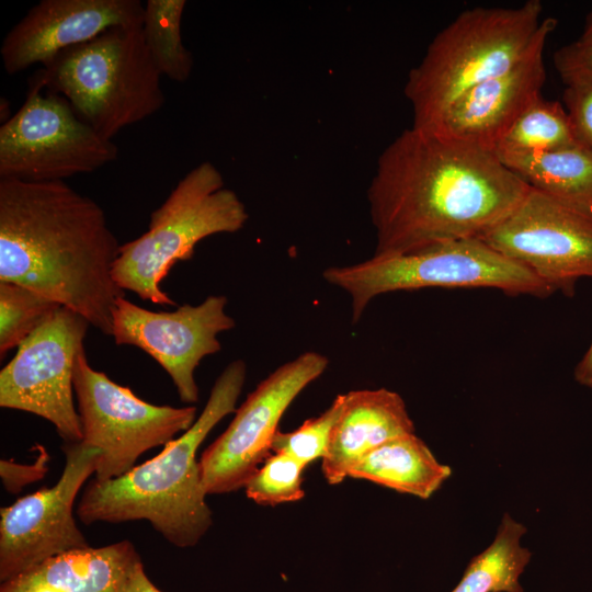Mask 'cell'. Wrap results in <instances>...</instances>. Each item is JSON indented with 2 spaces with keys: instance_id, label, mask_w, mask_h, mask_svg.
Here are the masks:
<instances>
[{
  "instance_id": "6da1fadb",
  "label": "cell",
  "mask_w": 592,
  "mask_h": 592,
  "mask_svg": "<svg viewBox=\"0 0 592 592\" xmlns=\"http://www.w3.org/2000/svg\"><path fill=\"white\" fill-rule=\"evenodd\" d=\"M531 186L496 151L408 128L380 153L367 190L374 255L479 238Z\"/></svg>"
},
{
  "instance_id": "5bb4252c",
  "label": "cell",
  "mask_w": 592,
  "mask_h": 592,
  "mask_svg": "<svg viewBox=\"0 0 592 592\" xmlns=\"http://www.w3.org/2000/svg\"><path fill=\"white\" fill-rule=\"evenodd\" d=\"M226 306V296L210 295L195 306L152 311L123 296L113 309L111 335L117 345H133L150 355L168 373L180 399L195 403L200 399L196 367L220 351L218 334L236 326Z\"/></svg>"
},
{
  "instance_id": "cb8c5ba5",
  "label": "cell",
  "mask_w": 592,
  "mask_h": 592,
  "mask_svg": "<svg viewBox=\"0 0 592 592\" xmlns=\"http://www.w3.org/2000/svg\"><path fill=\"white\" fill-rule=\"evenodd\" d=\"M60 305L22 285L0 282V356L18 348Z\"/></svg>"
},
{
  "instance_id": "ffe728a7",
  "label": "cell",
  "mask_w": 592,
  "mask_h": 592,
  "mask_svg": "<svg viewBox=\"0 0 592 592\" xmlns=\"http://www.w3.org/2000/svg\"><path fill=\"white\" fill-rule=\"evenodd\" d=\"M498 157L531 187L592 210L591 149L576 145Z\"/></svg>"
},
{
  "instance_id": "3957f363",
  "label": "cell",
  "mask_w": 592,
  "mask_h": 592,
  "mask_svg": "<svg viewBox=\"0 0 592 592\" xmlns=\"http://www.w3.org/2000/svg\"><path fill=\"white\" fill-rule=\"evenodd\" d=\"M247 366L229 363L192 426L167 443L153 458L126 474L83 488L76 515L84 525L146 520L170 544L195 546L212 526L197 449L213 428L236 411Z\"/></svg>"
},
{
  "instance_id": "7402d4cb",
  "label": "cell",
  "mask_w": 592,
  "mask_h": 592,
  "mask_svg": "<svg viewBox=\"0 0 592 592\" xmlns=\"http://www.w3.org/2000/svg\"><path fill=\"white\" fill-rule=\"evenodd\" d=\"M184 0H147L141 32L153 64L161 76L183 83L193 69V56L182 41Z\"/></svg>"
},
{
  "instance_id": "d6986e66",
  "label": "cell",
  "mask_w": 592,
  "mask_h": 592,
  "mask_svg": "<svg viewBox=\"0 0 592 592\" xmlns=\"http://www.w3.org/2000/svg\"><path fill=\"white\" fill-rule=\"evenodd\" d=\"M140 556L129 540L53 557L26 571L64 592H123Z\"/></svg>"
},
{
  "instance_id": "8fae6325",
  "label": "cell",
  "mask_w": 592,
  "mask_h": 592,
  "mask_svg": "<svg viewBox=\"0 0 592 592\" xmlns=\"http://www.w3.org/2000/svg\"><path fill=\"white\" fill-rule=\"evenodd\" d=\"M89 321L60 306L16 350L0 372V407L49 421L65 443L82 441L75 407L73 369Z\"/></svg>"
},
{
  "instance_id": "4dcf8cb0",
  "label": "cell",
  "mask_w": 592,
  "mask_h": 592,
  "mask_svg": "<svg viewBox=\"0 0 592 592\" xmlns=\"http://www.w3.org/2000/svg\"><path fill=\"white\" fill-rule=\"evenodd\" d=\"M574 377L581 385L592 388V342L578 363Z\"/></svg>"
},
{
  "instance_id": "8992f818",
  "label": "cell",
  "mask_w": 592,
  "mask_h": 592,
  "mask_svg": "<svg viewBox=\"0 0 592 592\" xmlns=\"http://www.w3.org/2000/svg\"><path fill=\"white\" fill-rule=\"evenodd\" d=\"M249 219L246 205L226 187L209 161L189 171L150 215L148 230L121 244L112 275L123 291L157 305L174 306L161 283L177 262L191 260L195 246L217 234H234Z\"/></svg>"
},
{
  "instance_id": "5b68a950",
  "label": "cell",
  "mask_w": 592,
  "mask_h": 592,
  "mask_svg": "<svg viewBox=\"0 0 592 592\" xmlns=\"http://www.w3.org/2000/svg\"><path fill=\"white\" fill-rule=\"evenodd\" d=\"M161 77L140 25L113 27L67 48L33 79L64 96L82 121L112 140L164 105Z\"/></svg>"
},
{
  "instance_id": "f546056e",
  "label": "cell",
  "mask_w": 592,
  "mask_h": 592,
  "mask_svg": "<svg viewBox=\"0 0 592 592\" xmlns=\"http://www.w3.org/2000/svg\"><path fill=\"white\" fill-rule=\"evenodd\" d=\"M123 592H161L146 574L140 560L134 567Z\"/></svg>"
},
{
  "instance_id": "e0dca14e",
  "label": "cell",
  "mask_w": 592,
  "mask_h": 592,
  "mask_svg": "<svg viewBox=\"0 0 592 592\" xmlns=\"http://www.w3.org/2000/svg\"><path fill=\"white\" fill-rule=\"evenodd\" d=\"M414 433L400 395L386 388L344 394L321 469L330 485L341 483L366 454L398 436Z\"/></svg>"
},
{
  "instance_id": "1f68e13d",
  "label": "cell",
  "mask_w": 592,
  "mask_h": 592,
  "mask_svg": "<svg viewBox=\"0 0 592 592\" xmlns=\"http://www.w3.org/2000/svg\"><path fill=\"white\" fill-rule=\"evenodd\" d=\"M578 41H580V42H582L584 44L592 45V10L590 11V13L587 16L582 35L580 36V38Z\"/></svg>"
},
{
  "instance_id": "30bf717a",
  "label": "cell",
  "mask_w": 592,
  "mask_h": 592,
  "mask_svg": "<svg viewBox=\"0 0 592 592\" xmlns=\"http://www.w3.org/2000/svg\"><path fill=\"white\" fill-rule=\"evenodd\" d=\"M479 239L554 293L592 277V210L536 189Z\"/></svg>"
},
{
  "instance_id": "ba28073f",
  "label": "cell",
  "mask_w": 592,
  "mask_h": 592,
  "mask_svg": "<svg viewBox=\"0 0 592 592\" xmlns=\"http://www.w3.org/2000/svg\"><path fill=\"white\" fill-rule=\"evenodd\" d=\"M33 78L23 105L0 126V179L65 181L115 161L118 148L82 121L61 95Z\"/></svg>"
},
{
  "instance_id": "52a82bcc",
  "label": "cell",
  "mask_w": 592,
  "mask_h": 592,
  "mask_svg": "<svg viewBox=\"0 0 592 592\" xmlns=\"http://www.w3.org/2000/svg\"><path fill=\"white\" fill-rule=\"evenodd\" d=\"M322 277L351 296L354 323L373 298L389 292L490 287L510 295L546 297L554 293L524 266L479 238L441 242L400 254L373 255L353 265L328 267Z\"/></svg>"
},
{
  "instance_id": "2e32d148",
  "label": "cell",
  "mask_w": 592,
  "mask_h": 592,
  "mask_svg": "<svg viewBox=\"0 0 592 592\" xmlns=\"http://www.w3.org/2000/svg\"><path fill=\"white\" fill-rule=\"evenodd\" d=\"M139 0H42L7 33L0 46L4 70L15 75L50 62L60 52L117 26H140Z\"/></svg>"
},
{
  "instance_id": "83f0119b",
  "label": "cell",
  "mask_w": 592,
  "mask_h": 592,
  "mask_svg": "<svg viewBox=\"0 0 592 592\" xmlns=\"http://www.w3.org/2000/svg\"><path fill=\"white\" fill-rule=\"evenodd\" d=\"M555 67L563 82L592 81V45L576 41L560 47L554 55Z\"/></svg>"
},
{
  "instance_id": "277c9868",
  "label": "cell",
  "mask_w": 592,
  "mask_h": 592,
  "mask_svg": "<svg viewBox=\"0 0 592 592\" xmlns=\"http://www.w3.org/2000/svg\"><path fill=\"white\" fill-rule=\"evenodd\" d=\"M542 14L539 0L460 12L408 75L405 95L413 111L412 127H431L467 90L517 62L536 38Z\"/></svg>"
},
{
  "instance_id": "ac0fdd59",
  "label": "cell",
  "mask_w": 592,
  "mask_h": 592,
  "mask_svg": "<svg viewBox=\"0 0 592 592\" xmlns=\"http://www.w3.org/2000/svg\"><path fill=\"white\" fill-rule=\"evenodd\" d=\"M451 475V467L440 463L429 446L411 433L371 451L352 467L349 477L368 480L425 500Z\"/></svg>"
},
{
  "instance_id": "4fadbf2b",
  "label": "cell",
  "mask_w": 592,
  "mask_h": 592,
  "mask_svg": "<svg viewBox=\"0 0 592 592\" xmlns=\"http://www.w3.org/2000/svg\"><path fill=\"white\" fill-rule=\"evenodd\" d=\"M65 466L57 482L0 510V580L15 578L44 561L89 547L75 520V502L94 475L100 451L65 443Z\"/></svg>"
},
{
  "instance_id": "7a4b0ae2",
  "label": "cell",
  "mask_w": 592,
  "mask_h": 592,
  "mask_svg": "<svg viewBox=\"0 0 592 592\" xmlns=\"http://www.w3.org/2000/svg\"><path fill=\"white\" fill-rule=\"evenodd\" d=\"M121 244L103 208L65 181L0 179V282L27 287L112 334L125 296L112 275Z\"/></svg>"
},
{
  "instance_id": "7c38bea8",
  "label": "cell",
  "mask_w": 592,
  "mask_h": 592,
  "mask_svg": "<svg viewBox=\"0 0 592 592\" xmlns=\"http://www.w3.org/2000/svg\"><path fill=\"white\" fill-rule=\"evenodd\" d=\"M328 358L308 351L281 365L260 382L236 409L228 428L198 459L206 494L244 488L271 454L284 412L327 369Z\"/></svg>"
},
{
  "instance_id": "9c48e42d",
  "label": "cell",
  "mask_w": 592,
  "mask_h": 592,
  "mask_svg": "<svg viewBox=\"0 0 592 592\" xmlns=\"http://www.w3.org/2000/svg\"><path fill=\"white\" fill-rule=\"evenodd\" d=\"M73 390L82 430V443L100 451L94 479L117 478L138 457L166 445L196 420V408L157 406L137 397L90 366L84 349L76 358Z\"/></svg>"
},
{
  "instance_id": "484cf974",
  "label": "cell",
  "mask_w": 592,
  "mask_h": 592,
  "mask_svg": "<svg viewBox=\"0 0 592 592\" xmlns=\"http://www.w3.org/2000/svg\"><path fill=\"white\" fill-rule=\"evenodd\" d=\"M344 394L338 395L320 415L307 419L292 432L277 431L271 453H284L304 465L322 458L327 452L332 428L342 410Z\"/></svg>"
},
{
  "instance_id": "d4e9b609",
  "label": "cell",
  "mask_w": 592,
  "mask_h": 592,
  "mask_svg": "<svg viewBox=\"0 0 592 592\" xmlns=\"http://www.w3.org/2000/svg\"><path fill=\"white\" fill-rule=\"evenodd\" d=\"M305 468L306 465L287 454H270L244 486L246 494L262 505L299 501L305 497Z\"/></svg>"
},
{
  "instance_id": "603a6c76",
  "label": "cell",
  "mask_w": 592,
  "mask_h": 592,
  "mask_svg": "<svg viewBox=\"0 0 592 592\" xmlns=\"http://www.w3.org/2000/svg\"><path fill=\"white\" fill-rule=\"evenodd\" d=\"M580 145L566 109L540 96L514 123L496 153L526 155Z\"/></svg>"
},
{
  "instance_id": "f1b7e54d",
  "label": "cell",
  "mask_w": 592,
  "mask_h": 592,
  "mask_svg": "<svg viewBox=\"0 0 592 592\" xmlns=\"http://www.w3.org/2000/svg\"><path fill=\"white\" fill-rule=\"evenodd\" d=\"M41 454L31 464H19L13 460L0 462V476L8 492L18 493L29 483L42 479L48 470L49 455L39 446Z\"/></svg>"
},
{
  "instance_id": "4316f807",
  "label": "cell",
  "mask_w": 592,
  "mask_h": 592,
  "mask_svg": "<svg viewBox=\"0 0 592 592\" xmlns=\"http://www.w3.org/2000/svg\"><path fill=\"white\" fill-rule=\"evenodd\" d=\"M565 83L563 103L576 138L592 150V81L577 79Z\"/></svg>"
},
{
  "instance_id": "9a60e30c",
  "label": "cell",
  "mask_w": 592,
  "mask_h": 592,
  "mask_svg": "<svg viewBox=\"0 0 592 592\" xmlns=\"http://www.w3.org/2000/svg\"><path fill=\"white\" fill-rule=\"evenodd\" d=\"M556 26L555 18H544L534 43L517 62L467 90L424 130L496 151L520 116L542 96L544 49Z\"/></svg>"
},
{
  "instance_id": "44dd1931",
  "label": "cell",
  "mask_w": 592,
  "mask_h": 592,
  "mask_svg": "<svg viewBox=\"0 0 592 592\" xmlns=\"http://www.w3.org/2000/svg\"><path fill=\"white\" fill-rule=\"evenodd\" d=\"M526 528L505 514L493 542L468 563L451 592H524L520 577L532 554L521 545Z\"/></svg>"
}]
</instances>
